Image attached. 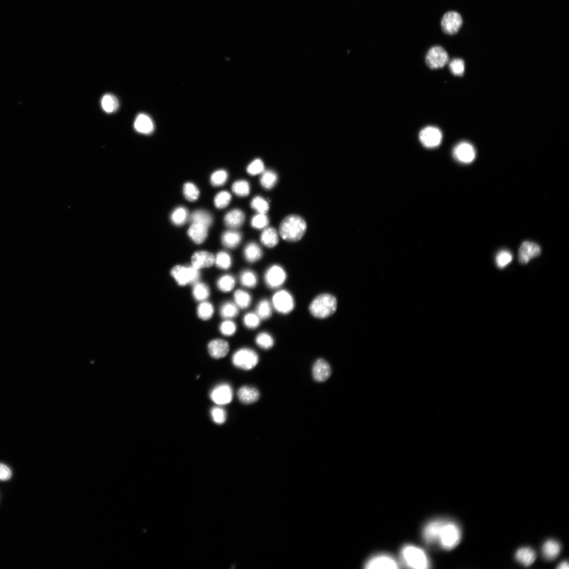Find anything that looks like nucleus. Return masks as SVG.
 Segmentation results:
<instances>
[{
  "instance_id": "49530a36",
  "label": "nucleus",
  "mask_w": 569,
  "mask_h": 569,
  "mask_svg": "<svg viewBox=\"0 0 569 569\" xmlns=\"http://www.w3.org/2000/svg\"><path fill=\"white\" fill-rule=\"evenodd\" d=\"M261 319L256 313H249L244 315L243 322L244 326L249 329H255L260 325Z\"/></svg>"
},
{
  "instance_id": "a878e982",
  "label": "nucleus",
  "mask_w": 569,
  "mask_h": 569,
  "mask_svg": "<svg viewBox=\"0 0 569 569\" xmlns=\"http://www.w3.org/2000/svg\"><path fill=\"white\" fill-rule=\"evenodd\" d=\"M244 255L247 262L254 263L261 259L263 251L259 244L255 243H250L244 248Z\"/></svg>"
},
{
  "instance_id": "72a5a7b5",
  "label": "nucleus",
  "mask_w": 569,
  "mask_h": 569,
  "mask_svg": "<svg viewBox=\"0 0 569 569\" xmlns=\"http://www.w3.org/2000/svg\"><path fill=\"white\" fill-rule=\"evenodd\" d=\"M239 310L236 304L232 302H226L223 304L220 309V314L222 317L226 319L234 318L236 317Z\"/></svg>"
},
{
  "instance_id": "6e6552de",
  "label": "nucleus",
  "mask_w": 569,
  "mask_h": 569,
  "mask_svg": "<svg viewBox=\"0 0 569 569\" xmlns=\"http://www.w3.org/2000/svg\"><path fill=\"white\" fill-rule=\"evenodd\" d=\"M286 279L285 270L278 264H274L268 268L264 276L266 285L271 289L280 287L286 282Z\"/></svg>"
},
{
  "instance_id": "f03ea898",
  "label": "nucleus",
  "mask_w": 569,
  "mask_h": 569,
  "mask_svg": "<svg viewBox=\"0 0 569 569\" xmlns=\"http://www.w3.org/2000/svg\"><path fill=\"white\" fill-rule=\"evenodd\" d=\"M306 228V223L302 217L290 215L282 222L280 234L284 240L294 242L301 239L305 233Z\"/></svg>"
},
{
  "instance_id": "e433bc0d",
  "label": "nucleus",
  "mask_w": 569,
  "mask_h": 569,
  "mask_svg": "<svg viewBox=\"0 0 569 569\" xmlns=\"http://www.w3.org/2000/svg\"><path fill=\"white\" fill-rule=\"evenodd\" d=\"M188 217V210L183 207L176 208L171 215V220L176 225H183Z\"/></svg>"
},
{
  "instance_id": "6ab92c4d",
  "label": "nucleus",
  "mask_w": 569,
  "mask_h": 569,
  "mask_svg": "<svg viewBox=\"0 0 569 569\" xmlns=\"http://www.w3.org/2000/svg\"><path fill=\"white\" fill-rule=\"evenodd\" d=\"M237 396L240 401L245 405L253 404L260 398V393L258 390L253 387L244 386L241 387L237 392Z\"/></svg>"
},
{
  "instance_id": "4be33fe9",
  "label": "nucleus",
  "mask_w": 569,
  "mask_h": 569,
  "mask_svg": "<svg viewBox=\"0 0 569 569\" xmlns=\"http://www.w3.org/2000/svg\"><path fill=\"white\" fill-rule=\"evenodd\" d=\"M536 553L532 548L523 547L515 553V559L521 565L525 567L531 566L536 559Z\"/></svg>"
},
{
  "instance_id": "f704fd0d",
  "label": "nucleus",
  "mask_w": 569,
  "mask_h": 569,
  "mask_svg": "<svg viewBox=\"0 0 569 569\" xmlns=\"http://www.w3.org/2000/svg\"><path fill=\"white\" fill-rule=\"evenodd\" d=\"M214 313V307L210 303L202 302L197 308L198 317L203 320L207 321L213 316Z\"/></svg>"
},
{
  "instance_id": "aec40b11",
  "label": "nucleus",
  "mask_w": 569,
  "mask_h": 569,
  "mask_svg": "<svg viewBox=\"0 0 569 569\" xmlns=\"http://www.w3.org/2000/svg\"><path fill=\"white\" fill-rule=\"evenodd\" d=\"M244 214L240 209H233L228 212L224 218V222L229 228L235 229L240 227L244 221Z\"/></svg>"
},
{
  "instance_id": "de8ad7c7",
  "label": "nucleus",
  "mask_w": 569,
  "mask_h": 569,
  "mask_svg": "<svg viewBox=\"0 0 569 569\" xmlns=\"http://www.w3.org/2000/svg\"><path fill=\"white\" fill-rule=\"evenodd\" d=\"M228 179V174L225 170H220L215 172L211 175L210 181L214 186H221L225 183Z\"/></svg>"
},
{
  "instance_id": "cd10ccee",
  "label": "nucleus",
  "mask_w": 569,
  "mask_h": 569,
  "mask_svg": "<svg viewBox=\"0 0 569 569\" xmlns=\"http://www.w3.org/2000/svg\"><path fill=\"white\" fill-rule=\"evenodd\" d=\"M242 240V235L235 231H227L222 237L224 245L229 248H235L240 244Z\"/></svg>"
},
{
  "instance_id": "9d476101",
  "label": "nucleus",
  "mask_w": 569,
  "mask_h": 569,
  "mask_svg": "<svg viewBox=\"0 0 569 569\" xmlns=\"http://www.w3.org/2000/svg\"><path fill=\"white\" fill-rule=\"evenodd\" d=\"M462 23L463 20L459 13L449 11L443 16L441 21V28L446 34L452 35L458 32Z\"/></svg>"
},
{
  "instance_id": "ea45409f",
  "label": "nucleus",
  "mask_w": 569,
  "mask_h": 569,
  "mask_svg": "<svg viewBox=\"0 0 569 569\" xmlns=\"http://www.w3.org/2000/svg\"><path fill=\"white\" fill-rule=\"evenodd\" d=\"M513 260V256L510 251L502 250L499 251L495 257V263L500 269L504 268L510 264Z\"/></svg>"
},
{
  "instance_id": "09e8293b",
  "label": "nucleus",
  "mask_w": 569,
  "mask_h": 569,
  "mask_svg": "<svg viewBox=\"0 0 569 569\" xmlns=\"http://www.w3.org/2000/svg\"><path fill=\"white\" fill-rule=\"evenodd\" d=\"M211 416L216 424L222 425L226 421L227 414L224 409L220 407H214L211 409Z\"/></svg>"
},
{
  "instance_id": "dca6fc26",
  "label": "nucleus",
  "mask_w": 569,
  "mask_h": 569,
  "mask_svg": "<svg viewBox=\"0 0 569 569\" xmlns=\"http://www.w3.org/2000/svg\"><path fill=\"white\" fill-rule=\"evenodd\" d=\"M215 259L214 255L208 251H197L191 257V266L198 270L208 268L213 265Z\"/></svg>"
},
{
  "instance_id": "2eb2a0df",
  "label": "nucleus",
  "mask_w": 569,
  "mask_h": 569,
  "mask_svg": "<svg viewBox=\"0 0 569 569\" xmlns=\"http://www.w3.org/2000/svg\"><path fill=\"white\" fill-rule=\"evenodd\" d=\"M541 253V249L538 244L531 242L523 243L520 247L518 259L522 264H526L534 258L538 257Z\"/></svg>"
},
{
  "instance_id": "5701e85b",
  "label": "nucleus",
  "mask_w": 569,
  "mask_h": 569,
  "mask_svg": "<svg viewBox=\"0 0 569 569\" xmlns=\"http://www.w3.org/2000/svg\"><path fill=\"white\" fill-rule=\"evenodd\" d=\"M561 546L559 542L554 540L547 541L542 548V552L545 558L548 560H553L556 558L561 552Z\"/></svg>"
},
{
  "instance_id": "864d4df0",
  "label": "nucleus",
  "mask_w": 569,
  "mask_h": 569,
  "mask_svg": "<svg viewBox=\"0 0 569 569\" xmlns=\"http://www.w3.org/2000/svg\"><path fill=\"white\" fill-rule=\"evenodd\" d=\"M221 332L224 335L230 336L234 335L237 329V326L234 322L231 321L223 322L220 327Z\"/></svg>"
},
{
  "instance_id": "a18cd8bd",
  "label": "nucleus",
  "mask_w": 569,
  "mask_h": 569,
  "mask_svg": "<svg viewBox=\"0 0 569 569\" xmlns=\"http://www.w3.org/2000/svg\"><path fill=\"white\" fill-rule=\"evenodd\" d=\"M231 200V196L228 192L223 191L218 193L215 198V206L218 209H223L228 206Z\"/></svg>"
},
{
  "instance_id": "9b49d317",
  "label": "nucleus",
  "mask_w": 569,
  "mask_h": 569,
  "mask_svg": "<svg viewBox=\"0 0 569 569\" xmlns=\"http://www.w3.org/2000/svg\"><path fill=\"white\" fill-rule=\"evenodd\" d=\"M419 139L425 147L429 148L439 146L442 140L441 130L434 127H427L423 129L419 134Z\"/></svg>"
},
{
  "instance_id": "a19ab883",
  "label": "nucleus",
  "mask_w": 569,
  "mask_h": 569,
  "mask_svg": "<svg viewBox=\"0 0 569 569\" xmlns=\"http://www.w3.org/2000/svg\"><path fill=\"white\" fill-rule=\"evenodd\" d=\"M215 263L218 268L226 270L231 266V259L230 256L225 251H221L216 255L215 259Z\"/></svg>"
},
{
  "instance_id": "412c9836",
  "label": "nucleus",
  "mask_w": 569,
  "mask_h": 569,
  "mask_svg": "<svg viewBox=\"0 0 569 569\" xmlns=\"http://www.w3.org/2000/svg\"><path fill=\"white\" fill-rule=\"evenodd\" d=\"M134 127L136 131L143 134H150L154 129L151 119L145 114L139 115L135 120Z\"/></svg>"
},
{
  "instance_id": "f8f14e48",
  "label": "nucleus",
  "mask_w": 569,
  "mask_h": 569,
  "mask_svg": "<svg viewBox=\"0 0 569 569\" xmlns=\"http://www.w3.org/2000/svg\"><path fill=\"white\" fill-rule=\"evenodd\" d=\"M453 154L456 161L463 163H470L475 160L476 151L471 143L462 142L456 145Z\"/></svg>"
},
{
  "instance_id": "bb28decb",
  "label": "nucleus",
  "mask_w": 569,
  "mask_h": 569,
  "mask_svg": "<svg viewBox=\"0 0 569 569\" xmlns=\"http://www.w3.org/2000/svg\"><path fill=\"white\" fill-rule=\"evenodd\" d=\"M192 223L202 224L209 227L213 223V217L208 211L204 210H197L190 217Z\"/></svg>"
},
{
  "instance_id": "c756f323",
  "label": "nucleus",
  "mask_w": 569,
  "mask_h": 569,
  "mask_svg": "<svg viewBox=\"0 0 569 569\" xmlns=\"http://www.w3.org/2000/svg\"><path fill=\"white\" fill-rule=\"evenodd\" d=\"M193 294L195 299L199 302H203L207 300L210 295V290L207 284L202 283L195 284L193 290Z\"/></svg>"
},
{
  "instance_id": "1a4fd4ad",
  "label": "nucleus",
  "mask_w": 569,
  "mask_h": 569,
  "mask_svg": "<svg viewBox=\"0 0 569 569\" xmlns=\"http://www.w3.org/2000/svg\"><path fill=\"white\" fill-rule=\"evenodd\" d=\"M448 59L447 53L444 48L435 46L428 51L426 61L428 67L435 69L445 67Z\"/></svg>"
},
{
  "instance_id": "423d86ee",
  "label": "nucleus",
  "mask_w": 569,
  "mask_h": 569,
  "mask_svg": "<svg viewBox=\"0 0 569 569\" xmlns=\"http://www.w3.org/2000/svg\"><path fill=\"white\" fill-rule=\"evenodd\" d=\"M171 275L180 286L195 284L200 277L199 270L192 266L177 265L171 269Z\"/></svg>"
},
{
  "instance_id": "ddd939ff",
  "label": "nucleus",
  "mask_w": 569,
  "mask_h": 569,
  "mask_svg": "<svg viewBox=\"0 0 569 569\" xmlns=\"http://www.w3.org/2000/svg\"><path fill=\"white\" fill-rule=\"evenodd\" d=\"M232 388L228 384H222L216 386L210 393V398L216 405H226L232 401Z\"/></svg>"
},
{
  "instance_id": "c85d7f7f",
  "label": "nucleus",
  "mask_w": 569,
  "mask_h": 569,
  "mask_svg": "<svg viewBox=\"0 0 569 569\" xmlns=\"http://www.w3.org/2000/svg\"><path fill=\"white\" fill-rule=\"evenodd\" d=\"M273 308L272 303L266 299L263 300L258 304L256 313L261 320H268L272 315Z\"/></svg>"
},
{
  "instance_id": "37998d69",
  "label": "nucleus",
  "mask_w": 569,
  "mask_h": 569,
  "mask_svg": "<svg viewBox=\"0 0 569 569\" xmlns=\"http://www.w3.org/2000/svg\"><path fill=\"white\" fill-rule=\"evenodd\" d=\"M251 206L259 214H265L269 210V204L266 200L260 196H257L251 202Z\"/></svg>"
},
{
  "instance_id": "393cba45",
  "label": "nucleus",
  "mask_w": 569,
  "mask_h": 569,
  "mask_svg": "<svg viewBox=\"0 0 569 569\" xmlns=\"http://www.w3.org/2000/svg\"><path fill=\"white\" fill-rule=\"evenodd\" d=\"M261 240L264 246L268 248H273L279 243V234L275 229L267 228L264 230Z\"/></svg>"
},
{
  "instance_id": "c03bdc74",
  "label": "nucleus",
  "mask_w": 569,
  "mask_h": 569,
  "mask_svg": "<svg viewBox=\"0 0 569 569\" xmlns=\"http://www.w3.org/2000/svg\"><path fill=\"white\" fill-rule=\"evenodd\" d=\"M232 190L236 195L240 197H245L249 194V184L246 181H237L233 184Z\"/></svg>"
},
{
  "instance_id": "7ed1b4c3",
  "label": "nucleus",
  "mask_w": 569,
  "mask_h": 569,
  "mask_svg": "<svg viewBox=\"0 0 569 569\" xmlns=\"http://www.w3.org/2000/svg\"><path fill=\"white\" fill-rule=\"evenodd\" d=\"M337 308L336 297L332 294L323 293L317 296L310 304L309 311L316 319H325L333 315Z\"/></svg>"
},
{
  "instance_id": "473e14b6",
  "label": "nucleus",
  "mask_w": 569,
  "mask_h": 569,
  "mask_svg": "<svg viewBox=\"0 0 569 569\" xmlns=\"http://www.w3.org/2000/svg\"><path fill=\"white\" fill-rule=\"evenodd\" d=\"M102 105L103 109L107 113H112L119 107L118 99L111 94L105 95L102 99Z\"/></svg>"
},
{
  "instance_id": "39448f33",
  "label": "nucleus",
  "mask_w": 569,
  "mask_h": 569,
  "mask_svg": "<svg viewBox=\"0 0 569 569\" xmlns=\"http://www.w3.org/2000/svg\"><path fill=\"white\" fill-rule=\"evenodd\" d=\"M259 357L254 350L244 348L238 350L233 355V365L243 370H251L259 363Z\"/></svg>"
},
{
  "instance_id": "8fccbe9b",
  "label": "nucleus",
  "mask_w": 569,
  "mask_h": 569,
  "mask_svg": "<svg viewBox=\"0 0 569 569\" xmlns=\"http://www.w3.org/2000/svg\"><path fill=\"white\" fill-rule=\"evenodd\" d=\"M449 67L452 74L455 76H460L464 74L465 64L464 61L461 59H453L449 63Z\"/></svg>"
},
{
  "instance_id": "3c124183",
  "label": "nucleus",
  "mask_w": 569,
  "mask_h": 569,
  "mask_svg": "<svg viewBox=\"0 0 569 569\" xmlns=\"http://www.w3.org/2000/svg\"><path fill=\"white\" fill-rule=\"evenodd\" d=\"M269 220L265 214H259L255 216L251 220V224L254 228L261 229L267 226Z\"/></svg>"
},
{
  "instance_id": "603ef678",
  "label": "nucleus",
  "mask_w": 569,
  "mask_h": 569,
  "mask_svg": "<svg viewBox=\"0 0 569 569\" xmlns=\"http://www.w3.org/2000/svg\"><path fill=\"white\" fill-rule=\"evenodd\" d=\"M264 169V164L262 161L260 159H257L248 165L247 171L249 175L255 176L263 173Z\"/></svg>"
},
{
  "instance_id": "c9c22d12",
  "label": "nucleus",
  "mask_w": 569,
  "mask_h": 569,
  "mask_svg": "<svg viewBox=\"0 0 569 569\" xmlns=\"http://www.w3.org/2000/svg\"><path fill=\"white\" fill-rule=\"evenodd\" d=\"M273 337L267 332H262L256 337L257 345L262 349L267 350L274 345Z\"/></svg>"
},
{
  "instance_id": "20e7f679",
  "label": "nucleus",
  "mask_w": 569,
  "mask_h": 569,
  "mask_svg": "<svg viewBox=\"0 0 569 569\" xmlns=\"http://www.w3.org/2000/svg\"><path fill=\"white\" fill-rule=\"evenodd\" d=\"M401 557L404 565L409 568L426 569L431 566L427 553L422 549L413 545L404 547L401 551Z\"/></svg>"
},
{
  "instance_id": "a211bd4d",
  "label": "nucleus",
  "mask_w": 569,
  "mask_h": 569,
  "mask_svg": "<svg viewBox=\"0 0 569 569\" xmlns=\"http://www.w3.org/2000/svg\"><path fill=\"white\" fill-rule=\"evenodd\" d=\"M208 352L210 356L216 359H220L225 357L229 352L228 343L222 339H216L210 342L208 345Z\"/></svg>"
},
{
  "instance_id": "f257e3e1",
  "label": "nucleus",
  "mask_w": 569,
  "mask_h": 569,
  "mask_svg": "<svg viewBox=\"0 0 569 569\" xmlns=\"http://www.w3.org/2000/svg\"><path fill=\"white\" fill-rule=\"evenodd\" d=\"M423 537L430 546L451 550L460 544L462 532L459 526L454 521L435 519L426 525L423 530Z\"/></svg>"
},
{
  "instance_id": "4c0bfd02",
  "label": "nucleus",
  "mask_w": 569,
  "mask_h": 569,
  "mask_svg": "<svg viewBox=\"0 0 569 569\" xmlns=\"http://www.w3.org/2000/svg\"><path fill=\"white\" fill-rule=\"evenodd\" d=\"M240 281L244 286L254 288L257 284V277L256 274L250 270H244L241 275Z\"/></svg>"
},
{
  "instance_id": "7c9ffc66",
  "label": "nucleus",
  "mask_w": 569,
  "mask_h": 569,
  "mask_svg": "<svg viewBox=\"0 0 569 569\" xmlns=\"http://www.w3.org/2000/svg\"><path fill=\"white\" fill-rule=\"evenodd\" d=\"M234 300L236 305L241 308H248L251 302V297L250 294L243 290H237L234 294Z\"/></svg>"
},
{
  "instance_id": "0eeeda50",
  "label": "nucleus",
  "mask_w": 569,
  "mask_h": 569,
  "mask_svg": "<svg viewBox=\"0 0 569 569\" xmlns=\"http://www.w3.org/2000/svg\"><path fill=\"white\" fill-rule=\"evenodd\" d=\"M272 304L278 313L284 315L292 312L295 307L294 297L286 290L276 292L272 297Z\"/></svg>"
},
{
  "instance_id": "4468645a",
  "label": "nucleus",
  "mask_w": 569,
  "mask_h": 569,
  "mask_svg": "<svg viewBox=\"0 0 569 569\" xmlns=\"http://www.w3.org/2000/svg\"><path fill=\"white\" fill-rule=\"evenodd\" d=\"M366 569H398V562L392 557L385 554L376 555L366 562Z\"/></svg>"
},
{
  "instance_id": "5fc2aeb1",
  "label": "nucleus",
  "mask_w": 569,
  "mask_h": 569,
  "mask_svg": "<svg viewBox=\"0 0 569 569\" xmlns=\"http://www.w3.org/2000/svg\"><path fill=\"white\" fill-rule=\"evenodd\" d=\"M11 476L12 472L10 468L2 463H0V481L8 480Z\"/></svg>"
},
{
  "instance_id": "6e6d98bb",
  "label": "nucleus",
  "mask_w": 569,
  "mask_h": 569,
  "mask_svg": "<svg viewBox=\"0 0 569 569\" xmlns=\"http://www.w3.org/2000/svg\"><path fill=\"white\" fill-rule=\"evenodd\" d=\"M559 569H569V564L568 562L564 561L561 562L557 567Z\"/></svg>"
},
{
  "instance_id": "2f4dec72",
  "label": "nucleus",
  "mask_w": 569,
  "mask_h": 569,
  "mask_svg": "<svg viewBox=\"0 0 569 569\" xmlns=\"http://www.w3.org/2000/svg\"><path fill=\"white\" fill-rule=\"evenodd\" d=\"M235 285V278L230 275L222 276L217 281V286L222 292H229Z\"/></svg>"
},
{
  "instance_id": "58836bf2",
  "label": "nucleus",
  "mask_w": 569,
  "mask_h": 569,
  "mask_svg": "<svg viewBox=\"0 0 569 569\" xmlns=\"http://www.w3.org/2000/svg\"><path fill=\"white\" fill-rule=\"evenodd\" d=\"M277 180V176L275 172L267 170L263 174L261 178V183L264 188L270 189L275 186Z\"/></svg>"
},
{
  "instance_id": "79ce46f5",
  "label": "nucleus",
  "mask_w": 569,
  "mask_h": 569,
  "mask_svg": "<svg viewBox=\"0 0 569 569\" xmlns=\"http://www.w3.org/2000/svg\"><path fill=\"white\" fill-rule=\"evenodd\" d=\"M183 191L185 198L190 202L196 201L200 196L199 189L193 183L184 184Z\"/></svg>"
},
{
  "instance_id": "b1692460",
  "label": "nucleus",
  "mask_w": 569,
  "mask_h": 569,
  "mask_svg": "<svg viewBox=\"0 0 569 569\" xmlns=\"http://www.w3.org/2000/svg\"><path fill=\"white\" fill-rule=\"evenodd\" d=\"M188 234L195 243L201 244L206 239L208 227L202 224H193L188 231Z\"/></svg>"
},
{
  "instance_id": "f3484780",
  "label": "nucleus",
  "mask_w": 569,
  "mask_h": 569,
  "mask_svg": "<svg viewBox=\"0 0 569 569\" xmlns=\"http://www.w3.org/2000/svg\"><path fill=\"white\" fill-rule=\"evenodd\" d=\"M332 370L329 364L323 359L317 360L313 367V375L315 381L323 382L328 380L331 375Z\"/></svg>"
}]
</instances>
